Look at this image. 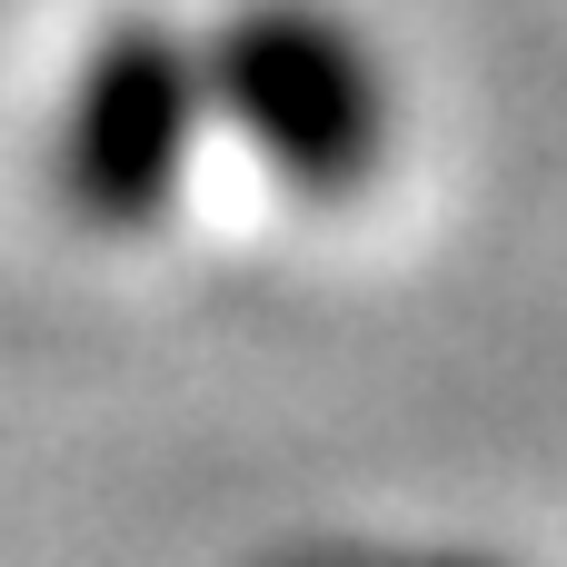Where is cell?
Here are the masks:
<instances>
[{
	"instance_id": "2",
	"label": "cell",
	"mask_w": 567,
	"mask_h": 567,
	"mask_svg": "<svg viewBox=\"0 0 567 567\" xmlns=\"http://www.w3.org/2000/svg\"><path fill=\"white\" fill-rule=\"evenodd\" d=\"M199 110H209V50L179 40L169 20H110L60 100V140H50L60 209L100 239L159 229L199 150Z\"/></svg>"
},
{
	"instance_id": "3",
	"label": "cell",
	"mask_w": 567,
	"mask_h": 567,
	"mask_svg": "<svg viewBox=\"0 0 567 567\" xmlns=\"http://www.w3.org/2000/svg\"><path fill=\"white\" fill-rule=\"evenodd\" d=\"M409 567H498V558H458V548H439V558H409Z\"/></svg>"
},
{
	"instance_id": "1",
	"label": "cell",
	"mask_w": 567,
	"mask_h": 567,
	"mask_svg": "<svg viewBox=\"0 0 567 567\" xmlns=\"http://www.w3.org/2000/svg\"><path fill=\"white\" fill-rule=\"evenodd\" d=\"M209 100L299 199H359L399 150L389 60L329 0H239L209 30Z\"/></svg>"
}]
</instances>
